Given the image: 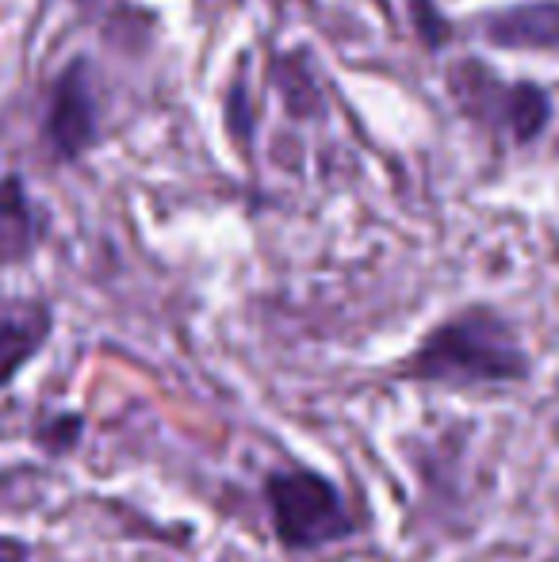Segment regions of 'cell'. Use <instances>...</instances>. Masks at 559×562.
<instances>
[{
    "label": "cell",
    "instance_id": "cell-3",
    "mask_svg": "<svg viewBox=\"0 0 559 562\" xmlns=\"http://www.w3.org/2000/svg\"><path fill=\"white\" fill-rule=\"evenodd\" d=\"M448 97L468 119L510 134L514 142H533L552 119V100L533 81H502L476 58H460L448 69Z\"/></svg>",
    "mask_w": 559,
    "mask_h": 562
},
{
    "label": "cell",
    "instance_id": "cell-2",
    "mask_svg": "<svg viewBox=\"0 0 559 562\" xmlns=\"http://www.w3.org/2000/svg\"><path fill=\"white\" fill-rule=\"evenodd\" d=\"M265 509L283 551H322L357 532L342 490L311 467L272 471L265 479Z\"/></svg>",
    "mask_w": 559,
    "mask_h": 562
},
{
    "label": "cell",
    "instance_id": "cell-10",
    "mask_svg": "<svg viewBox=\"0 0 559 562\" xmlns=\"http://www.w3.org/2000/svg\"><path fill=\"white\" fill-rule=\"evenodd\" d=\"M0 562H35L31 559V548L15 536H0Z\"/></svg>",
    "mask_w": 559,
    "mask_h": 562
},
{
    "label": "cell",
    "instance_id": "cell-9",
    "mask_svg": "<svg viewBox=\"0 0 559 562\" xmlns=\"http://www.w3.org/2000/svg\"><path fill=\"white\" fill-rule=\"evenodd\" d=\"M406 8H411L414 31H418V38L429 50H440L452 38V23L440 15L437 0H406Z\"/></svg>",
    "mask_w": 559,
    "mask_h": 562
},
{
    "label": "cell",
    "instance_id": "cell-8",
    "mask_svg": "<svg viewBox=\"0 0 559 562\" xmlns=\"http://www.w3.org/2000/svg\"><path fill=\"white\" fill-rule=\"evenodd\" d=\"M81 432H85V422L77 414H54L35 429V445L43 451H51V456H66V451H74L81 445Z\"/></svg>",
    "mask_w": 559,
    "mask_h": 562
},
{
    "label": "cell",
    "instance_id": "cell-4",
    "mask_svg": "<svg viewBox=\"0 0 559 562\" xmlns=\"http://www.w3.org/2000/svg\"><path fill=\"white\" fill-rule=\"evenodd\" d=\"M43 138L51 157H58V161H74V157H81L97 142V97H92L89 66L85 61H74L58 77Z\"/></svg>",
    "mask_w": 559,
    "mask_h": 562
},
{
    "label": "cell",
    "instance_id": "cell-1",
    "mask_svg": "<svg viewBox=\"0 0 559 562\" xmlns=\"http://www.w3.org/2000/svg\"><path fill=\"white\" fill-rule=\"evenodd\" d=\"M529 371L514 326L491 306H471L433 326L399 363V379L433 386H510L525 383Z\"/></svg>",
    "mask_w": 559,
    "mask_h": 562
},
{
    "label": "cell",
    "instance_id": "cell-6",
    "mask_svg": "<svg viewBox=\"0 0 559 562\" xmlns=\"http://www.w3.org/2000/svg\"><path fill=\"white\" fill-rule=\"evenodd\" d=\"M43 241V218L27 200L20 177L0 180V268H15L35 257Z\"/></svg>",
    "mask_w": 559,
    "mask_h": 562
},
{
    "label": "cell",
    "instance_id": "cell-7",
    "mask_svg": "<svg viewBox=\"0 0 559 562\" xmlns=\"http://www.w3.org/2000/svg\"><path fill=\"white\" fill-rule=\"evenodd\" d=\"M51 337V311L46 306H20L0 314V391L43 352Z\"/></svg>",
    "mask_w": 559,
    "mask_h": 562
},
{
    "label": "cell",
    "instance_id": "cell-5",
    "mask_svg": "<svg viewBox=\"0 0 559 562\" xmlns=\"http://www.w3.org/2000/svg\"><path fill=\"white\" fill-rule=\"evenodd\" d=\"M479 31L502 50H559V0L502 8L487 15Z\"/></svg>",
    "mask_w": 559,
    "mask_h": 562
}]
</instances>
